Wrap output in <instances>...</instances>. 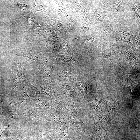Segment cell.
Returning <instances> with one entry per match:
<instances>
[{
	"instance_id": "cell-1",
	"label": "cell",
	"mask_w": 140,
	"mask_h": 140,
	"mask_svg": "<svg viewBox=\"0 0 140 140\" xmlns=\"http://www.w3.org/2000/svg\"><path fill=\"white\" fill-rule=\"evenodd\" d=\"M100 57L107 58L110 60L113 63L117 64L121 67H122L119 60L117 54L113 50L103 49L102 50Z\"/></svg>"
},
{
	"instance_id": "cell-2",
	"label": "cell",
	"mask_w": 140,
	"mask_h": 140,
	"mask_svg": "<svg viewBox=\"0 0 140 140\" xmlns=\"http://www.w3.org/2000/svg\"><path fill=\"white\" fill-rule=\"evenodd\" d=\"M122 53L132 68H135L138 63L136 53L131 50H129L128 49Z\"/></svg>"
},
{
	"instance_id": "cell-3",
	"label": "cell",
	"mask_w": 140,
	"mask_h": 140,
	"mask_svg": "<svg viewBox=\"0 0 140 140\" xmlns=\"http://www.w3.org/2000/svg\"><path fill=\"white\" fill-rule=\"evenodd\" d=\"M129 32L127 30L121 31L117 33L116 38L118 41L126 42L131 45L132 44L130 41Z\"/></svg>"
}]
</instances>
